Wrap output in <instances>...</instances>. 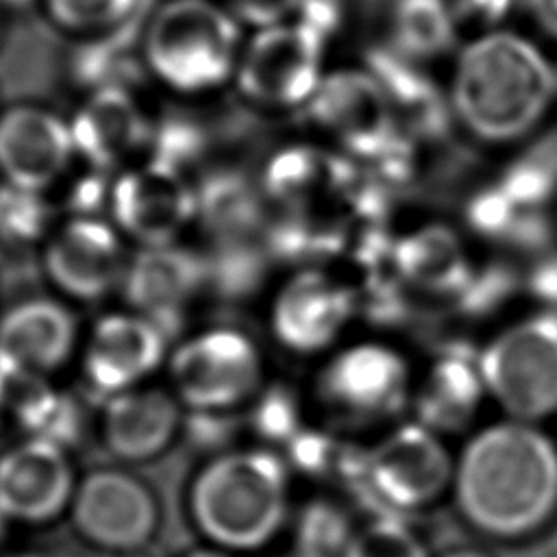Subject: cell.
Returning a JSON list of instances; mask_svg holds the SVG:
<instances>
[{"instance_id":"obj_1","label":"cell","mask_w":557,"mask_h":557,"mask_svg":"<svg viewBox=\"0 0 557 557\" xmlns=\"http://www.w3.org/2000/svg\"><path fill=\"white\" fill-rule=\"evenodd\" d=\"M450 498L494 542H527L557 522V437L544 424L496 418L455 450Z\"/></svg>"},{"instance_id":"obj_2","label":"cell","mask_w":557,"mask_h":557,"mask_svg":"<svg viewBox=\"0 0 557 557\" xmlns=\"http://www.w3.org/2000/svg\"><path fill=\"white\" fill-rule=\"evenodd\" d=\"M444 94L453 122L470 139L513 148L557 111V61L518 28L479 30L453 52Z\"/></svg>"},{"instance_id":"obj_3","label":"cell","mask_w":557,"mask_h":557,"mask_svg":"<svg viewBox=\"0 0 557 557\" xmlns=\"http://www.w3.org/2000/svg\"><path fill=\"white\" fill-rule=\"evenodd\" d=\"M292 476L278 450L231 446L191 474L187 518L205 544L235 555L265 550L292 522Z\"/></svg>"},{"instance_id":"obj_4","label":"cell","mask_w":557,"mask_h":557,"mask_svg":"<svg viewBox=\"0 0 557 557\" xmlns=\"http://www.w3.org/2000/svg\"><path fill=\"white\" fill-rule=\"evenodd\" d=\"M413 359L385 337L344 339L322 355L307 383L309 411L339 435L385 431L409 413Z\"/></svg>"},{"instance_id":"obj_5","label":"cell","mask_w":557,"mask_h":557,"mask_svg":"<svg viewBox=\"0 0 557 557\" xmlns=\"http://www.w3.org/2000/svg\"><path fill=\"white\" fill-rule=\"evenodd\" d=\"M239 17L215 0H165L141 30V65L178 96L233 85L244 46Z\"/></svg>"},{"instance_id":"obj_6","label":"cell","mask_w":557,"mask_h":557,"mask_svg":"<svg viewBox=\"0 0 557 557\" xmlns=\"http://www.w3.org/2000/svg\"><path fill=\"white\" fill-rule=\"evenodd\" d=\"M455 450L413 418H403L370 446L352 448L342 479L372 505V516H413L450 496Z\"/></svg>"},{"instance_id":"obj_7","label":"cell","mask_w":557,"mask_h":557,"mask_svg":"<svg viewBox=\"0 0 557 557\" xmlns=\"http://www.w3.org/2000/svg\"><path fill=\"white\" fill-rule=\"evenodd\" d=\"M490 405L503 416L544 424L557 418V313L535 309L479 344Z\"/></svg>"},{"instance_id":"obj_8","label":"cell","mask_w":557,"mask_h":557,"mask_svg":"<svg viewBox=\"0 0 557 557\" xmlns=\"http://www.w3.org/2000/svg\"><path fill=\"white\" fill-rule=\"evenodd\" d=\"M168 387L185 411L235 413L268 385L261 344L237 326H209L176 344L165 359Z\"/></svg>"},{"instance_id":"obj_9","label":"cell","mask_w":557,"mask_h":557,"mask_svg":"<svg viewBox=\"0 0 557 557\" xmlns=\"http://www.w3.org/2000/svg\"><path fill=\"white\" fill-rule=\"evenodd\" d=\"M326 37L292 17L246 35L233 85L268 113H300L326 76Z\"/></svg>"},{"instance_id":"obj_10","label":"cell","mask_w":557,"mask_h":557,"mask_svg":"<svg viewBox=\"0 0 557 557\" xmlns=\"http://www.w3.org/2000/svg\"><path fill=\"white\" fill-rule=\"evenodd\" d=\"M67 516L81 542L111 555L146 550L161 529L157 492L120 466L94 468L78 476Z\"/></svg>"},{"instance_id":"obj_11","label":"cell","mask_w":557,"mask_h":557,"mask_svg":"<svg viewBox=\"0 0 557 557\" xmlns=\"http://www.w3.org/2000/svg\"><path fill=\"white\" fill-rule=\"evenodd\" d=\"M359 307V292L346 276L298 268L270 296L268 331L283 350L320 359L346 339Z\"/></svg>"},{"instance_id":"obj_12","label":"cell","mask_w":557,"mask_h":557,"mask_svg":"<svg viewBox=\"0 0 557 557\" xmlns=\"http://www.w3.org/2000/svg\"><path fill=\"white\" fill-rule=\"evenodd\" d=\"M128 259L124 235L100 215H70L41 244L46 278L74 302H98L122 289Z\"/></svg>"},{"instance_id":"obj_13","label":"cell","mask_w":557,"mask_h":557,"mask_svg":"<svg viewBox=\"0 0 557 557\" xmlns=\"http://www.w3.org/2000/svg\"><path fill=\"white\" fill-rule=\"evenodd\" d=\"M107 211L124 239L137 246L176 244L198 218V191L185 172L148 159L120 170Z\"/></svg>"},{"instance_id":"obj_14","label":"cell","mask_w":557,"mask_h":557,"mask_svg":"<svg viewBox=\"0 0 557 557\" xmlns=\"http://www.w3.org/2000/svg\"><path fill=\"white\" fill-rule=\"evenodd\" d=\"M168 331L133 311H109L89 329L81 346V370L87 385L100 396L146 385L165 366Z\"/></svg>"},{"instance_id":"obj_15","label":"cell","mask_w":557,"mask_h":557,"mask_svg":"<svg viewBox=\"0 0 557 557\" xmlns=\"http://www.w3.org/2000/svg\"><path fill=\"white\" fill-rule=\"evenodd\" d=\"M78 476L70 450L26 435L0 453V511L11 524L46 527L67 516Z\"/></svg>"},{"instance_id":"obj_16","label":"cell","mask_w":557,"mask_h":557,"mask_svg":"<svg viewBox=\"0 0 557 557\" xmlns=\"http://www.w3.org/2000/svg\"><path fill=\"white\" fill-rule=\"evenodd\" d=\"M485 405H490V396L481 372L479 344H444L416 366L409 413L446 440L476 429Z\"/></svg>"},{"instance_id":"obj_17","label":"cell","mask_w":557,"mask_h":557,"mask_svg":"<svg viewBox=\"0 0 557 557\" xmlns=\"http://www.w3.org/2000/svg\"><path fill=\"white\" fill-rule=\"evenodd\" d=\"M78 324L54 298H24L0 315V374L9 383L48 381L76 352Z\"/></svg>"},{"instance_id":"obj_18","label":"cell","mask_w":557,"mask_h":557,"mask_svg":"<svg viewBox=\"0 0 557 557\" xmlns=\"http://www.w3.org/2000/svg\"><path fill=\"white\" fill-rule=\"evenodd\" d=\"M76 159L70 122L39 104L0 111L2 185L46 191L59 185Z\"/></svg>"},{"instance_id":"obj_19","label":"cell","mask_w":557,"mask_h":557,"mask_svg":"<svg viewBox=\"0 0 557 557\" xmlns=\"http://www.w3.org/2000/svg\"><path fill=\"white\" fill-rule=\"evenodd\" d=\"M185 407L170 387L139 385L104 398L98 435L120 463H148L165 455L183 433Z\"/></svg>"},{"instance_id":"obj_20","label":"cell","mask_w":557,"mask_h":557,"mask_svg":"<svg viewBox=\"0 0 557 557\" xmlns=\"http://www.w3.org/2000/svg\"><path fill=\"white\" fill-rule=\"evenodd\" d=\"M318 133L348 150L381 148L394 131L392 104L370 70H329L302 109Z\"/></svg>"},{"instance_id":"obj_21","label":"cell","mask_w":557,"mask_h":557,"mask_svg":"<svg viewBox=\"0 0 557 557\" xmlns=\"http://www.w3.org/2000/svg\"><path fill=\"white\" fill-rule=\"evenodd\" d=\"M70 131L76 159L104 172L133 165L152 137V126L128 87L87 91Z\"/></svg>"},{"instance_id":"obj_22","label":"cell","mask_w":557,"mask_h":557,"mask_svg":"<svg viewBox=\"0 0 557 557\" xmlns=\"http://www.w3.org/2000/svg\"><path fill=\"white\" fill-rule=\"evenodd\" d=\"M202 281L205 265L191 250L178 244L139 246L128 259L122 294L128 309L170 331L194 302Z\"/></svg>"},{"instance_id":"obj_23","label":"cell","mask_w":557,"mask_h":557,"mask_svg":"<svg viewBox=\"0 0 557 557\" xmlns=\"http://www.w3.org/2000/svg\"><path fill=\"white\" fill-rule=\"evenodd\" d=\"M459 22L450 0H394L389 9V46L416 63L453 57Z\"/></svg>"},{"instance_id":"obj_24","label":"cell","mask_w":557,"mask_h":557,"mask_svg":"<svg viewBox=\"0 0 557 557\" xmlns=\"http://www.w3.org/2000/svg\"><path fill=\"white\" fill-rule=\"evenodd\" d=\"M398 272L418 289H463L472 270L457 233L446 226H420L396 248Z\"/></svg>"},{"instance_id":"obj_25","label":"cell","mask_w":557,"mask_h":557,"mask_svg":"<svg viewBox=\"0 0 557 557\" xmlns=\"http://www.w3.org/2000/svg\"><path fill=\"white\" fill-rule=\"evenodd\" d=\"M141 0H41L50 24L81 41L122 33Z\"/></svg>"},{"instance_id":"obj_26","label":"cell","mask_w":557,"mask_h":557,"mask_svg":"<svg viewBox=\"0 0 557 557\" xmlns=\"http://www.w3.org/2000/svg\"><path fill=\"white\" fill-rule=\"evenodd\" d=\"M294 548L311 557H344V550L357 529L348 509L335 498L315 496L307 500L296 516Z\"/></svg>"},{"instance_id":"obj_27","label":"cell","mask_w":557,"mask_h":557,"mask_svg":"<svg viewBox=\"0 0 557 557\" xmlns=\"http://www.w3.org/2000/svg\"><path fill=\"white\" fill-rule=\"evenodd\" d=\"M344 557H433L424 537L403 516L376 513L359 524Z\"/></svg>"},{"instance_id":"obj_28","label":"cell","mask_w":557,"mask_h":557,"mask_svg":"<svg viewBox=\"0 0 557 557\" xmlns=\"http://www.w3.org/2000/svg\"><path fill=\"white\" fill-rule=\"evenodd\" d=\"M307 400V396L302 398ZM300 398H294L287 389H272L265 385L259 396L246 407L248 424L255 435L261 440V446L283 448L289 444L305 426V416L309 411V403L302 405Z\"/></svg>"},{"instance_id":"obj_29","label":"cell","mask_w":557,"mask_h":557,"mask_svg":"<svg viewBox=\"0 0 557 557\" xmlns=\"http://www.w3.org/2000/svg\"><path fill=\"white\" fill-rule=\"evenodd\" d=\"M52 228L44 191L0 187V239L9 244H44Z\"/></svg>"},{"instance_id":"obj_30","label":"cell","mask_w":557,"mask_h":557,"mask_svg":"<svg viewBox=\"0 0 557 557\" xmlns=\"http://www.w3.org/2000/svg\"><path fill=\"white\" fill-rule=\"evenodd\" d=\"M457 13L459 26L472 28V33L507 26V20L524 0H450Z\"/></svg>"},{"instance_id":"obj_31","label":"cell","mask_w":557,"mask_h":557,"mask_svg":"<svg viewBox=\"0 0 557 557\" xmlns=\"http://www.w3.org/2000/svg\"><path fill=\"white\" fill-rule=\"evenodd\" d=\"M524 11L535 30L557 44V0H524Z\"/></svg>"},{"instance_id":"obj_32","label":"cell","mask_w":557,"mask_h":557,"mask_svg":"<svg viewBox=\"0 0 557 557\" xmlns=\"http://www.w3.org/2000/svg\"><path fill=\"white\" fill-rule=\"evenodd\" d=\"M181 557H239V555H235L231 550H224V548H218V546H211V544H202L198 548H189Z\"/></svg>"},{"instance_id":"obj_33","label":"cell","mask_w":557,"mask_h":557,"mask_svg":"<svg viewBox=\"0 0 557 557\" xmlns=\"http://www.w3.org/2000/svg\"><path fill=\"white\" fill-rule=\"evenodd\" d=\"M9 413H11V389H9V381L0 374V429Z\"/></svg>"},{"instance_id":"obj_34","label":"cell","mask_w":557,"mask_h":557,"mask_svg":"<svg viewBox=\"0 0 557 557\" xmlns=\"http://www.w3.org/2000/svg\"><path fill=\"white\" fill-rule=\"evenodd\" d=\"M437 557H494V555H490L483 548H474V546H457V548H450V550H446Z\"/></svg>"},{"instance_id":"obj_35","label":"cell","mask_w":557,"mask_h":557,"mask_svg":"<svg viewBox=\"0 0 557 557\" xmlns=\"http://www.w3.org/2000/svg\"><path fill=\"white\" fill-rule=\"evenodd\" d=\"M9 527H11V522L7 520V516L0 511V546H2V542L7 540V533H9Z\"/></svg>"},{"instance_id":"obj_36","label":"cell","mask_w":557,"mask_h":557,"mask_svg":"<svg viewBox=\"0 0 557 557\" xmlns=\"http://www.w3.org/2000/svg\"><path fill=\"white\" fill-rule=\"evenodd\" d=\"M276 557H311V555H307V553H300V550L292 548L289 553H285V555H276Z\"/></svg>"},{"instance_id":"obj_37","label":"cell","mask_w":557,"mask_h":557,"mask_svg":"<svg viewBox=\"0 0 557 557\" xmlns=\"http://www.w3.org/2000/svg\"><path fill=\"white\" fill-rule=\"evenodd\" d=\"M13 557H46V555H39V553H20V555H13Z\"/></svg>"},{"instance_id":"obj_38","label":"cell","mask_w":557,"mask_h":557,"mask_svg":"<svg viewBox=\"0 0 557 557\" xmlns=\"http://www.w3.org/2000/svg\"><path fill=\"white\" fill-rule=\"evenodd\" d=\"M0 111H2V109H0Z\"/></svg>"}]
</instances>
